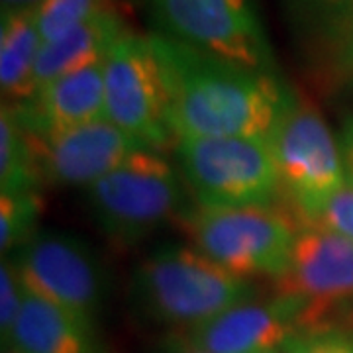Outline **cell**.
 <instances>
[{"instance_id":"obj_28","label":"cell","mask_w":353,"mask_h":353,"mask_svg":"<svg viewBox=\"0 0 353 353\" xmlns=\"http://www.w3.org/2000/svg\"><path fill=\"white\" fill-rule=\"evenodd\" d=\"M330 2H350V4H352L353 0H330Z\"/></svg>"},{"instance_id":"obj_18","label":"cell","mask_w":353,"mask_h":353,"mask_svg":"<svg viewBox=\"0 0 353 353\" xmlns=\"http://www.w3.org/2000/svg\"><path fill=\"white\" fill-rule=\"evenodd\" d=\"M39 208L38 190L0 192V252L4 255L34 238Z\"/></svg>"},{"instance_id":"obj_2","label":"cell","mask_w":353,"mask_h":353,"mask_svg":"<svg viewBox=\"0 0 353 353\" xmlns=\"http://www.w3.org/2000/svg\"><path fill=\"white\" fill-rule=\"evenodd\" d=\"M132 292L139 310L153 322L189 330L252 301L253 287L194 245L169 243L138 265Z\"/></svg>"},{"instance_id":"obj_9","label":"cell","mask_w":353,"mask_h":353,"mask_svg":"<svg viewBox=\"0 0 353 353\" xmlns=\"http://www.w3.org/2000/svg\"><path fill=\"white\" fill-rule=\"evenodd\" d=\"M277 294L299 306L301 334L334 328V318L353 312L352 241L320 226L299 230Z\"/></svg>"},{"instance_id":"obj_25","label":"cell","mask_w":353,"mask_h":353,"mask_svg":"<svg viewBox=\"0 0 353 353\" xmlns=\"http://www.w3.org/2000/svg\"><path fill=\"white\" fill-rule=\"evenodd\" d=\"M343 59L353 67V2L350 6V14L345 18V34H343Z\"/></svg>"},{"instance_id":"obj_10","label":"cell","mask_w":353,"mask_h":353,"mask_svg":"<svg viewBox=\"0 0 353 353\" xmlns=\"http://www.w3.org/2000/svg\"><path fill=\"white\" fill-rule=\"evenodd\" d=\"M14 265L28 294L94 326L106 279L101 259L87 241L59 232L34 234L20 248Z\"/></svg>"},{"instance_id":"obj_4","label":"cell","mask_w":353,"mask_h":353,"mask_svg":"<svg viewBox=\"0 0 353 353\" xmlns=\"http://www.w3.org/2000/svg\"><path fill=\"white\" fill-rule=\"evenodd\" d=\"M183 176L206 208L271 206L281 190L269 139L176 138Z\"/></svg>"},{"instance_id":"obj_27","label":"cell","mask_w":353,"mask_h":353,"mask_svg":"<svg viewBox=\"0 0 353 353\" xmlns=\"http://www.w3.org/2000/svg\"><path fill=\"white\" fill-rule=\"evenodd\" d=\"M2 353H18V352L12 350V347H2Z\"/></svg>"},{"instance_id":"obj_7","label":"cell","mask_w":353,"mask_h":353,"mask_svg":"<svg viewBox=\"0 0 353 353\" xmlns=\"http://www.w3.org/2000/svg\"><path fill=\"white\" fill-rule=\"evenodd\" d=\"M269 143L275 153L281 190L312 222L324 202L347 181L340 139L312 104L294 97Z\"/></svg>"},{"instance_id":"obj_19","label":"cell","mask_w":353,"mask_h":353,"mask_svg":"<svg viewBox=\"0 0 353 353\" xmlns=\"http://www.w3.org/2000/svg\"><path fill=\"white\" fill-rule=\"evenodd\" d=\"M106 6H110L108 0H43L36 8L41 43L61 38Z\"/></svg>"},{"instance_id":"obj_24","label":"cell","mask_w":353,"mask_h":353,"mask_svg":"<svg viewBox=\"0 0 353 353\" xmlns=\"http://www.w3.org/2000/svg\"><path fill=\"white\" fill-rule=\"evenodd\" d=\"M163 353H208L190 340L185 332L169 336L163 343Z\"/></svg>"},{"instance_id":"obj_22","label":"cell","mask_w":353,"mask_h":353,"mask_svg":"<svg viewBox=\"0 0 353 353\" xmlns=\"http://www.w3.org/2000/svg\"><path fill=\"white\" fill-rule=\"evenodd\" d=\"M281 353H353V334L338 328L296 334Z\"/></svg>"},{"instance_id":"obj_13","label":"cell","mask_w":353,"mask_h":353,"mask_svg":"<svg viewBox=\"0 0 353 353\" xmlns=\"http://www.w3.org/2000/svg\"><path fill=\"white\" fill-rule=\"evenodd\" d=\"M104 61L59 77L39 87L28 101L10 104L26 132L39 139L104 120Z\"/></svg>"},{"instance_id":"obj_20","label":"cell","mask_w":353,"mask_h":353,"mask_svg":"<svg viewBox=\"0 0 353 353\" xmlns=\"http://www.w3.org/2000/svg\"><path fill=\"white\" fill-rule=\"evenodd\" d=\"M26 290L22 287L20 275L16 271L14 261H6L2 257L0 263V334H2V345H6L10 340L16 320L20 316V310L24 306Z\"/></svg>"},{"instance_id":"obj_8","label":"cell","mask_w":353,"mask_h":353,"mask_svg":"<svg viewBox=\"0 0 353 353\" xmlns=\"http://www.w3.org/2000/svg\"><path fill=\"white\" fill-rule=\"evenodd\" d=\"M165 38L230 63L271 71L273 53L253 0H152Z\"/></svg>"},{"instance_id":"obj_6","label":"cell","mask_w":353,"mask_h":353,"mask_svg":"<svg viewBox=\"0 0 353 353\" xmlns=\"http://www.w3.org/2000/svg\"><path fill=\"white\" fill-rule=\"evenodd\" d=\"M106 120L148 150L161 152L175 141L171 102L152 41L126 32L104 61Z\"/></svg>"},{"instance_id":"obj_16","label":"cell","mask_w":353,"mask_h":353,"mask_svg":"<svg viewBox=\"0 0 353 353\" xmlns=\"http://www.w3.org/2000/svg\"><path fill=\"white\" fill-rule=\"evenodd\" d=\"M36 10L2 12L0 26V88L8 104L34 94V67L41 50Z\"/></svg>"},{"instance_id":"obj_23","label":"cell","mask_w":353,"mask_h":353,"mask_svg":"<svg viewBox=\"0 0 353 353\" xmlns=\"http://www.w3.org/2000/svg\"><path fill=\"white\" fill-rule=\"evenodd\" d=\"M340 150L343 169H345V176H347L350 183H353V118H350L345 122L343 130H341Z\"/></svg>"},{"instance_id":"obj_11","label":"cell","mask_w":353,"mask_h":353,"mask_svg":"<svg viewBox=\"0 0 353 353\" xmlns=\"http://www.w3.org/2000/svg\"><path fill=\"white\" fill-rule=\"evenodd\" d=\"M34 141L41 179L51 185L85 189L124 163L132 153L143 150L138 139L106 118Z\"/></svg>"},{"instance_id":"obj_21","label":"cell","mask_w":353,"mask_h":353,"mask_svg":"<svg viewBox=\"0 0 353 353\" xmlns=\"http://www.w3.org/2000/svg\"><path fill=\"white\" fill-rule=\"evenodd\" d=\"M308 224L330 230L353 243V183L345 181Z\"/></svg>"},{"instance_id":"obj_17","label":"cell","mask_w":353,"mask_h":353,"mask_svg":"<svg viewBox=\"0 0 353 353\" xmlns=\"http://www.w3.org/2000/svg\"><path fill=\"white\" fill-rule=\"evenodd\" d=\"M41 179L38 148L16 118L12 106L0 114V192L36 190Z\"/></svg>"},{"instance_id":"obj_26","label":"cell","mask_w":353,"mask_h":353,"mask_svg":"<svg viewBox=\"0 0 353 353\" xmlns=\"http://www.w3.org/2000/svg\"><path fill=\"white\" fill-rule=\"evenodd\" d=\"M2 12H16V10H36L43 0H0Z\"/></svg>"},{"instance_id":"obj_14","label":"cell","mask_w":353,"mask_h":353,"mask_svg":"<svg viewBox=\"0 0 353 353\" xmlns=\"http://www.w3.org/2000/svg\"><path fill=\"white\" fill-rule=\"evenodd\" d=\"M126 32L120 14L106 6L61 38L43 43L34 67V92L67 73L102 63L116 39Z\"/></svg>"},{"instance_id":"obj_29","label":"cell","mask_w":353,"mask_h":353,"mask_svg":"<svg viewBox=\"0 0 353 353\" xmlns=\"http://www.w3.org/2000/svg\"><path fill=\"white\" fill-rule=\"evenodd\" d=\"M271 353H281V352H271Z\"/></svg>"},{"instance_id":"obj_12","label":"cell","mask_w":353,"mask_h":353,"mask_svg":"<svg viewBox=\"0 0 353 353\" xmlns=\"http://www.w3.org/2000/svg\"><path fill=\"white\" fill-rule=\"evenodd\" d=\"M208 353H271L301 334V310L287 296L245 301L201 326L185 330Z\"/></svg>"},{"instance_id":"obj_5","label":"cell","mask_w":353,"mask_h":353,"mask_svg":"<svg viewBox=\"0 0 353 353\" xmlns=\"http://www.w3.org/2000/svg\"><path fill=\"white\" fill-rule=\"evenodd\" d=\"M181 194L171 163L145 148L87 187L97 224L120 245H134L171 220L181 206Z\"/></svg>"},{"instance_id":"obj_3","label":"cell","mask_w":353,"mask_h":353,"mask_svg":"<svg viewBox=\"0 0 353 353\" xmlns=\"http://www.w3.org/2000/svg\"><path fill=\"white\" fill-rule=\"evenodd\" d=\"M185 232L194 248L241 279H283L299 230L271 206L206 208L185 216Z\"/></svg>"},{"instance_id":"obj_1","label":"cell","mask_w":353,"mask_h":353,"mask_svg":"<svg viewBox=\"0 0 353 353\" xmlns=\"http://www.w3.org/2000/svg\"><path fill=\"white\" fill-rule=\"evenodd\" d=\"M150 41L169 92L175 139H269L294 101L271 71L230 63L165 36Z\"/></svg>"},{"instance_id":"obj_15","label":"cell","mask_w":353,"mask_h":353,"mask_svg":"<svg viewBox=\"0 0 353 353\" xmlns=\"http://www.w3.org/2000/svg\"><path fill=\"white\" fill-rule=\"evenodd\" d=\"M2 347L18 353H104L94 326L28 292L10 340Z\"/></svg>"}]
</instances>
